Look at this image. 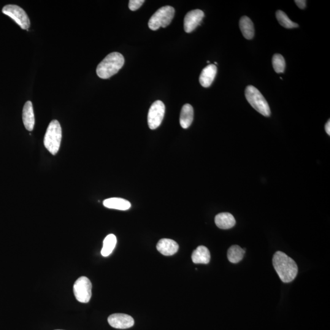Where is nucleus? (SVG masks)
I'll return each mask as SVG.
<instances>
[{"instance_id":"nucleus-1","label":"nucleus","mask_w":330,"mask_h":330,"mask_svg":"<svg viewBox=\"0 0 330 330\" xmlns=\"http://www.w3.org/2000/svg\"><path fill=\"white\" fill-rule=\"evenodd\" d=\"M273 265L281 280L284 283L292 282L298 273L296 262L281 251H277L273 256Z\"/></svg>"},{"instance_id":"nucleus-2","label":"nucleus","mask_w":330,"mask_h":330,"mask_svg":"<svg viewBox=\"0 0 330 330\" xmlns=\"http://www.w3.org/2000/svg\"><path fill=\"white\" fill-rule=\"evenodd\" d=\"M124 64V58L122 54L118 52L111 53L97 66V74L102 79H108L117 74Z\"/></svg>"},{"instance_id":"nucleus-3","label":"nucleus","mask_w":330,"mask_h":330,"mask_svg":"<svg viewBox=\"0 0 330 330\" xmlns=\"http://www.w3.org/2000/svg\"><path fill=\"white\" fill-rule=\"evenodd\" d=\"M62 129L57 120L51 121L44 137L45 147L52 155H56L60 148Z\"/></svg>"},{"instance_id":"nucleus-4","label":"nucleus","mask_w":330,"mask_h":330,"mask_svg":"<svg viewBox=\"0 0 330 330\" xmlns=\"http://www.w3.org/2000/svg\"><path fill=\"white\" fill-rule=\"evenodd\" d=\"M245 93L246 99L254 109L266 117L270 116L271 112L269 104L258 89L253 86H248Z\"/></svg>"},{"instance_id":"nucleus-5","label":"nucleus","mask_w":330,"mask_h":330,"mask_svg":"<svg viewBox=\"0 0 330 330\" xmlns=\"http://www.w3.org/2000/svg\"><path fill=\"white\" fill-rule=\"evenodd\" d=\"M175 9L169 6H164L154 13L149 21L148 25L153 31L158 30L161 27L166 28L171 23L174 17Z\"/></svg>"},{"instance_id":"nucleus-6","label":"nucleus","mask_w":330,"mask_h":330,"mask_svg":"<svg viewBox=\"0 0 330 330\" xmlns=\"http://www.w3.org/2000/svg\"><path fill=\"white\" fill-rule=\"evenodd\" d=\"M2 12L14 20L21 29H28L30 26V20L28 15L22 8L17 5H6L2 8Z\"/></svg>"},{"instance_id":"nucleus-7","label":"nucleus","mask_w":330,"mask_h":330,"mask_svg":"<svg viewBox=\"0 0 330 330\" xmlns=\"http://www.w3.org/2000/svg\"><path fill=\"white\" fill-rule=\"evenodd\" d=\"M74 294L78 302L86 304L92 296V284L87 277H82L75 281Z\"/></svg>"},{"instance_id":"nucleus-8","label":"nucleus","mask_w":330,"mask_h":330,"mask_svg":"<svg viewBox=\"0 0 330 330\" xmlns=\"http://www.w3.org/2000/svg\"><path fill=\"white\" fill-rule=\"evenodd\" d=\"M165 113V106L163 102L157 101L151 105L149 110L148 123L151 130L158 129L164 120Z\"/></svg>"},{"instance_id":"nucleus-9","label":"nucleus","mask_w":330,"mask_h":330,"mask_svg":"<svg viewBox=\"0 0 330 330\" xmlns=\"http://www.w3.org/2000/svg\"><path fill=\"white\" fill-rule=\"evenodd\" d=\"M110 326L117 329H127L134 326L135 322L131 316L126 314H113L108 318Z\"/></svg>"},{"instance_id":"nucleus-10","label":"nucleus","mask_w":330,"mask_h":330,"mask_svg":"<svg viewBox=\"0 0 330 330\" xmlns=\"http://www.w3.org/2000/svg\"><path fill=\"white\" fill-rule=\"evenodd\" d=\"M204 17V13L200 9L191 10L186 13L184 18V30L190 33L201 24Z\"/></svg>"},{"instance_id":"nucleus-11","label":"nucleus","mask_w":330,"mask_h":330,"mask_svg":"<svg viewBox=\"0 0 330 330\" xmlns=\"http://www.w3.org/2000/svg\"><path fill=\"white\" fill-rule=\"evenodd\" d=\"M157 249L164 256H172L177 252L178 245L174 240L169 239L160 240L157 245Z\"/></svg>"},{"instance_id":"nucleus-12","label":"nucleus","mask_w":330,"mask_h":330,"mask_svg":"<svg viewBox=\"0 0 330 330\" xmlns=\"http://www.w3.org/2000/svg\"><path fill=\"white\" fill-rule=\"evenodd\" d=\"M217 68L214 64L208 65L202 70L199 77V82L204 88H208L212 85L216 77Z\"/></svg>"},{"instance_id":"nucleus-13","label":"nucleus","mask_w":330,"mask_h":330,"mask_svg":"<svg viewBox=\"0 0 330 330\" xmlns=\"http://www.w3.org/2000/svg\"><path fill=\"white\" fill-rule=\"evenodd\" d=\"M22 118L24 126L27 131H32L34 127L35 118L33 107L31 101H27L24 105Z\"/></svg>"},{"instance_id":"nucleus-14","label":"nucleus","mask_w":330,"mask_h":330,"mask_svg":"<svg viewBox=\"0 0 330 330\" xmlns=\"http://www.w3.org/2000/svg\"><path fill=\"white\" fill-rule=\"evenodd\" d=\"M215 223L219 228L229 229L233 228L236 223V221L231 213L224 212L216 215Z\"/></svg>"},{"instance_id":"nucleus-15","label":"nucleus","mask_w":330,"mask_h":330,"mask_svg":"<svg viewBox=\"0 0 330 330\" xmlns=\"http://www.w3.org/2000/svg\"><path fill=\"white\" fill-rule=\"evenodd\" d=\"M103 204L108 209L120 210H129L131 207V202L120 197H112L105 199Z\"/></svg>"},{"instance_id":"nucleus-16","label":"nucleus","mask_w":330,"mask_h":330,"mask_svg":"<svg viewBox=\"0 0 330 330\" xmlns=\"http://www.w3.org/2000/svg\"><path fill=\"white\" fill-rule=\"evenodd\" d=\"M191 259L194 264H209L210 261V251L204 246H199L193 251Z\"/></svg>"},{"instance_id":"nucleus-17","label":"nucleus","mask_w":330,"mask_h":330,"mask_svg":"<svg viewBox=\"0 0 330 330\" xmlns=\"http://www.w3.org/2000/svg\"><path fill=\"white\" fill-rule=\"evenodd\" d=\"M193 108L190 104L183 105L181 110L180 115V124L183 129H188L193 121Z\"/></svg>"},{"instance_id":"nucleus-18","label":"nucleus","mask_w":330,"mask_h":330,"mask_svg":"<svg viewBox=\"0 0 330 330\" xmlns=\"http://www.w3.org/2000/svg\"><path fill=\"white\" fill-rule=\"evenodd\" d=\"M240 30L245 39L250 40L253 38L254 28L253 21L247 16H243L239 21Z\"/></svg>"},{"instance_id":"nucleus-19","label":"nucleus","mask_w":330,"mask_h":330,"mask_svg":"<svg viewBox=\"0 0 330 330\" xmlns=\"http://www.w3.org/2000/svg\"><path fill=\"white\" fill-rule=\"evenodd\" d=\"M117 243V239L114 234L108 235L105 238L101 254L103 256L107 257L112 253Z\"/></svg>"},{"instance_id":"nucleus-20","label":"nucleus","mask_w":330,"mask_h":330,"mask_svg":"<svg viewBox=\"0 0 330 330\" xmlns=\"http://www.w3.org/2000/svg\"><path fill=\"white\" fill-rule=\"evenodd\" d=\"M245 250L238 245H233L229 248L228 258L231 263L237 264L241 261L244 257Z\"/></svg>"},{"instance_id":"nucleus-21","label":"nucleus","mask_w":330,"mask_h":330,"mask_svg":"<svg viewBox=\"0 0 330 330\" xmlns=\"http://www.w3.org/2000/svg\"><path fill=\"white\" fill-rule=\"evenodd\" d=\"M276 16H277L278 22L280 23L281 26L285 27L286 28L292 29L299 27L298 24L291 20L288 16L286 14V13L282 11V10H277L276 12Z\"/></svg>"},{"instance_id":"nucleus-22","label":"nucleus","mask_w":330,"mask_h":330,"mask_svg":"<svg viewBox=\"0 0 330 330\" xmlns=\"http://www.w3.org/2000/svg\"><path fill=\"white\" fill-rule=\"evenodd\" d=\"M273 69L278 74L285 72L286 67L285 59L280 54H275L272 58Z\"/></svg>"},{"instance_id":"nucleus-23","label":"nucleus","mask_w":330,"mask_h":330,"mask_svg":"<svg viewBox=\"0 0 330 330\" xmlns=\"http://www.w3.org/2000/svg\"><path fill=\"white\" fill-rule=\"evenodd\" d=\"M144 2V0H131L129 3V9L132 11H135V10L139 9Z\"/></svg>"},{"instance_id":"nucleus-24","label":"nucleus","mask_w":330,"mask_h":330,"mask_svg":"<svg viewBox=\"0 0 330 330\" xmlns=\"http://www.w3.org/2000/svg\"><path fill=\"white\" fill-rule=\"evenodd\" d=\"M295 2H296L297 6L302 9H305L306 5H307V1H305V0H296Z\"/></svg>"},{"instance_id":"nucleus-25","label":"nucleus","mask_w":330,"mask_h":330,"mask_svg":"<svg viewBox=\"0 0 330 330\" xmlns=\"http://www.w3.org/2000/svg\"><path fill=\"white\" fill-rule=\"evenodd\" d=\"M325 129H326V131L327 132V134H328L329 135H330V121L329 120L328 122H327L326 127H325Z\"/></svg>"},{"instance_id":"nucleus-26","label":"nucleus","mask_w":330,"mask_h":330,"mask_svg":"<svg viewBox=\"0 0 330 330\" xmlns=\"http://www.w3.org/2000/svg\"></svg>"}]
</instances>
